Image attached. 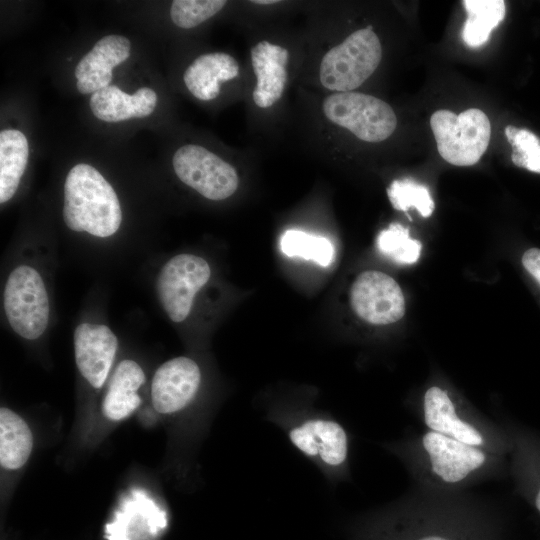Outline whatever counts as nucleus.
Returning a JSON list of instances; mask_svg holds the SVG:
<instances>
[{"label": "nucleus", "instance_id": "nucleus-28", "mask_svg": "<svg viewBox=\"0 0 540 540\" xmlns=\"http://www.w3.org/2000/svg\"><path fill=\"white\" fill-rule=\"evenodd\" d=\"M505 135L512 146V161L516 166L540 173V139L527 129L513 125L505 128Z\"/></svg>", "mask_w": 540, "mask_h": 540}, {"label": "nucleus", "instance_id": "nucleus-3", "mask_svg": "<svg viewBox=\"0 0 540 540\" xmlns=\"http://www.w3.org/2000/svg\"><path fill=\"white\" fill-rule=\"evenodd\" d=\"M63 218L73 231L97 237L113 235L120 227L122 211L118 197L101 173L88 164L75 165L64 185Z\"/></svg>", "mask_w": 540, "mask_h": 540}, {"label": "nucleus", "instance_id": "nucleus-17", "mask_svg": "<svg viewBox=\"0 0 540 540\" xmlns=\"http://www.w3.org/2000/svg\"><path fill=\"white\" fill-rule=\"evenodd\" d=\"M157 105V95L148 87L130 95L109 85L92 94L90 108L94 116L106 122H119L149 116Z\"/></svg>", "mask_w": 540, "mask_h": 540}, {"label": "nucleus", "instance_id": "nucleus-27", "mask_svg": "<svg viewBox=\"0 0 540 540\" xmlns=\"http://www.w3.org/2000/svg\"><path fill=\"white\" fill-rule=\"evenodd\" d=\"M387 193L392 206L397 210L407 211L413 207L423 217H429L434 210L429 190L411 179L393 181Z\"/></svg>", "mask_w": 540, "mask_h": 540}, {"label": "nucleus", "instance_id": "nucleus-4", "mask_svg": "<svg viewBox=\"0 0 540 540\" xmlns=\"http://www.w3.org/2000/svg\"><path fill=\"white\" fill-rule=\"evenodd\" d=\"M381 58V43L372 27L359 29L324 55L320 81L329 90L351 92L373 74Z\"/></svg>", "mask_w": 540, "mask_h": 540}, {"label": "nucleus", "instance_id": "nucleus-1", "mask_svg": "<svg viewBox=\"0 0 540 540\" xmlns=\"http://www.w3.org/2000/svg\"><path fill=\"white\" fill-rule=\"evenodd\" d=\"M266 417L330 484L348 477L350 438L331 414L316 409L309 401H298L272 404Z\"/></svg>", "mask_w": 540, "mask_h": 540}, {"label": "nucleus", "instance_id": "nucleus-23", "mask_svg": "<svg viewBox=\"0 0 540 540\" xmlns=\"http://www.w3.org/2000/svg\"><path fill=\"white\" fill-rule=\"evenodd\" d=\"M467 20L462 31L464 42L470 47L484 44L491 31L505 17V2L502 0H465Z\"/></svg>", "mask_w": 540, "mask_h": 540}, {"label": "nucleus", "instance_id": "nucleus-18", "mask_svg": "<svg viewBox=\"0 0 540 540\" xmlns=\"http://www.w3.org/2000/svg\"><path fill=\"white\" fill-rule=\"evenodd\" d=\"M145 382V374L133 360L121 361L114 371L102 401L103 415L111 421L129 417L141 404L137 394Z\"/></svg>", "mask_w": 540, "mask_h": 540}, {"label": "nucleus", "instance_id": "nucleus-20", "mask_svg": "<svg viewBox=\"0 0 540 540\" xmlns=\"http://www.w3.org/2000/svg\"><path fill=\"white\" fill-rule=\"evenodd\" d=\"M29 146L19 130L7 129L0 133V202L10 200L26 169Z\"/></svg>", "mask_w": 540, "mask_h": 540}, {"label": "nucleus", "instance_id": "nucleus-26", "mask_svg": "<svg viewBox=\"0 0 540 540\" xmlns=\"http://www.w3.org/2000/svg\"><path fill=\"white\" fill-rule=\"evenodd\" d=\"M377 247L383 255L397 263L413 264L420 256L422 245L410 238L408 228L392 223L379 233Z\"/></svg>", "mask_w": 540, "mask_h": 540}, {"label": "nucleus", "instance_id": "nucleus-11", "mask_svg": "<svg viewBox=\"0 0 540 540\" xmlns=\"http://www.w3.org/2000/svg\"><path fill=\"white\" fill-rule=\"evenodd\" d=\"M202 374L191 358L180 356L163 363L155 372L151 385V398L160 414H176L195 400L200 389Z\"/></svg>", "mask_w": 540, "mask_h": 540}, {"label": "nucleus", "instance_id": "nucleus-31", "mask_svg": "<svg viewBox=\"0 0 540 540\" xmlns=\"http://www.w3.org/2000/svg\"><path fill=\"white\" fill-rule=\"evenodd\" d=\"M278 1L276 0H258V1H252V3L254 4H262V5H268V4H272V3H277Z\"/></svg>", "mask_w": 540, "mask_h": 540}, {"label": "nucleus", "instance_id": "nucleus-30", "mask_svg": "<svg viewBox=\"0 0 540 540\" xmlns=\"http://www.w3.org/2000/svg\"><path fill=\"white\" fill-rule=\"evenodd\" d=\"M521 261L526 271L540 284V249L526 250Z\"/></svg>", "mask_w": 540, "mask_h": 540}, {"label": "nucleus", "instance_id": "nucleus-22", "mask_svg": "<svg viewBox=\"0 0 540 540\" xmlns=\"http://www.w3.org/2000/svg\"><path fill=\"white\" fill-rule=\"evenodd\" d=\"M146 521L166 524V512L143 490H132L123 500L114 522L107 526L109 540H127L132 526Z\"/></svg>", "mask_w": 540, "mask_h": 540}, {"label": "nucleus", "instance_id": "nucleus-8", "mask_svg": "<svg viewBox=\"0 0 540 540\" xmlns=\"http://www.w3.org/2000/svg\"><path fill=\"white\" fill-rule=\"evenodd\" d=\"M172 163L178 178L205 198L223 200L237 190L239 178L234 167L204 147L182 146Z\"/></svg>", "mask_w": 540, "mask_h": 540}, {"label": "nucleus", "instance_id": "nucleus-10", "mask_svg": "<svg viewBox=\"0 0 540 540\" xmlns=\"http://www.w3.org/2000/svg\"><path fill=\"white\" fill-rule=\"evenodd\" d=\"M354 312L375 325L397 322L405 313V299L399 284L389 275L375 270L364 271L350 290Z\"/></svg>", "mask_w": 540, "mask_h": 540}, {"label": "nucleus", "instance_id": "nucleus-25", "mask_svg": "<svg viewBox=\"0 0 540 540\" xmlns=\"http://www.w3.org/2000/svg\"><path fill=\"white\" fill-rule=\"evenodd\" d=\"M280 247L289 257L299 256L324 267L334 259V247L327 238L299 230H287L280 239Z\"/></svg>", "mask_w": 540, "mask_h": 540}, {"label": "nucleus", "instance_id": "nucleus-16", "mask_svg": "<svg viewBox=\"0 0 540 540\" xmlns=\"http://www.w3.org/2000/svg\"><path fill=\"white\" fill-rule=\"evenodd\" d=\"M423 416L430 431L472 446L482 448L485 445L481 431L459 416L456 405L440 387L432 386L426 391L423 399Z\"/></svg>", "mask_w": 540, "mask_h": 540}, {"label": "nucleus", "instance_id": "nucleus-9", "mask_svg": "<svg viewBox=\"0 0 540 540\" xmlns=\"http://www.w3.org/2000/svg\"><path fill=\"white\" fill-rule=\"evenodd\" d=\"M209 264L193 254H179L161 269L156 282L160 303L174 322L189 315L196 293L208 282Z\"/></svg>", "mask_w": 540, "mask_h": 540}, {"label": "nucleus", "instance_id": "nucleus-12", "mask_svg": "<svg viewBox=\"0 0 540 540\" xmlns=\"http://www.w3.org/2000/svg\"><path fill=\"white\" fill-rule=\"evenodd\" d=\"M421 441L432 474L445 484L464 481L488 461V454L481 447L434 431L426 432Z\"/></svg>", "mask_w": 540, "mask_h": 540}, {"label": "nucleus", "instance_id": "nucleus-19", "mask_svg": "<svg viewBox=\"0 0 540 540\" xmlns=\"http://www.w3.org/2000/svg\"><path fill=\"white\" fill-rule=\"evenodd\" d=\"M239 74L237 61L226 53H208L196 58L186 69L183 80L188 90L200 100H212L220 93V82Z\"/></svg>", "mask_w": 540, "mask_h": 540}, {"label": "nucleus", "instance_id": "nucleus-5", "mask_svg": "<svg viewBox=\"0 0 540 540\" xmlns=\"http://www.w3.org/2000/svg\"><path fill=\"white\" fill-rule=\"evenodd\" d=\"M430 126L439 154L456 166L476 164L489 145L491 124L487 115L477 108L459 115L437 110L430 118Z\"/></svg>", "mask_w": 540, "mask_h": 540}, {"label": "nucleus", "instance_id": "nucleus-15", "mask_svg": "<svg viewBox=\"0 0 540 540\" xmlns=\"http://www.w3.org/2000/svg\"><path fill=\"white\" fill-rule=\"evenodd\" d=\"M288 50L267 41L251 49V62L257 78L253 101L260 108H268L283 95L287 81Z\"/></svg>", "mask_w": 540, "mask_h": 540}, {"label": "nucleus", "instance_id": "nucleus-21", "mask_svg": "<svg viewBox=\"0 0 540 540\" xmlns=\"http://www.w3.org/2000/svg\"><path fill=\"white\" fill-rule=\"evenodd\" d=\"M33 448V435L27 423L14 411L0 409V464L16 470L28 460Z\"/></svg>", "mask_w": 540, "mask_h": 540}, {"label": "nucleus", "instance_id": "nucleus-6", "mask_svg": "<svg viewBox=\"0 0 540 540\" xmlns=\"http://www.w3.org/2000/svg\"><path fill=\"white\" fill-rule=\"evenodd\" d=\"M323 112L331 122L367 142L387 139L397 126V118L390 105L359 92L329 95L323 101Z\"/></svg>", "mask_w": 540, "mask_h": 540}, {"label": "nucleus", "instance_id": "nucleus-24", "mask_svg": "<svg viewBox=\"0 0 540 540\" xmlns=\"http://www.w3.org/2000/svg\"><path fill=\"white\" fill-rule=\"evenodd\" d=\"M517 472L522 491L540 514V440L527 435L518 438Z\"/></svg>", "mask_w": 540, "mask_h": 540}, {"label": "nucleus", "instance_id": "nucleus-2", "mask_svg": "<svg viewBox=\"0 0 540 540\" xmlns=\"http://www.w3.org/2000/svg\"><path fill=\"white\" fill-rule=\"evenodd\" d=\"M350 540H493L489 527L465 517L382 512L356 522Z\"/></svg>", "mask_w": 540, "mask_h": 540}, {"label": "nucleus", "instance_id": "nucleus-7", "mask_svg": "<svg viewBox=\"0 0 540 540\" xmlns=\"http://www.w3.org/2000/svg\"><path fill=\"white\" fill-rule=\"evenodd\" d=\"M4 309L12 329L21 337H40L49 321V299L40 274L22 265L8 277L4 290Z\"/></svg>", "mask_w": 540, "mask_h": 540}, {"label": "nucleus", "instance_id": "nucleus-13", "mask_svg": "<svg viewBox=\"0 0 540 540\" xmlns=\"http://www.w3.org/2000/svg\"><path fill=\"white\" fill-rule=\"evenodd\" d=\"M118 347L114 333L105 325L80 324L74 332L75 361L91 386H103Z\"/></svg>", "mask_w": 540, "mask_h": 540}, {"label": "nucleus", "instance_id": "nucleus-29", "mask_svg": "<svg viewBox=\"0 0 540 540\" xmlns=\"http://www.w3.org/2000/svg\"><path fill=\"white\" fill-rule=\"evenodd\" d=\"M226 3L223 0H175L170 16L176 26L193 28L219 12Z\"/></svg>", "mask_w": 540, "mask_h": 540}, {"label": "nucleus", "instance_id": "nucleus-14", "mask_svg": "<svg viewBox=\"0 0 540 540\" xmlns=\"http://www.w3.org/2000/svg\"><path fill=\"white\" fill-rule=\"evenodd\" d=\"M131 43L120 35L100 39L75 68L76 86L80 93H95L112 81V70L130 56Z\"/></svg>", "mask_w": 540, "mask_h": 540}]
</instances>
